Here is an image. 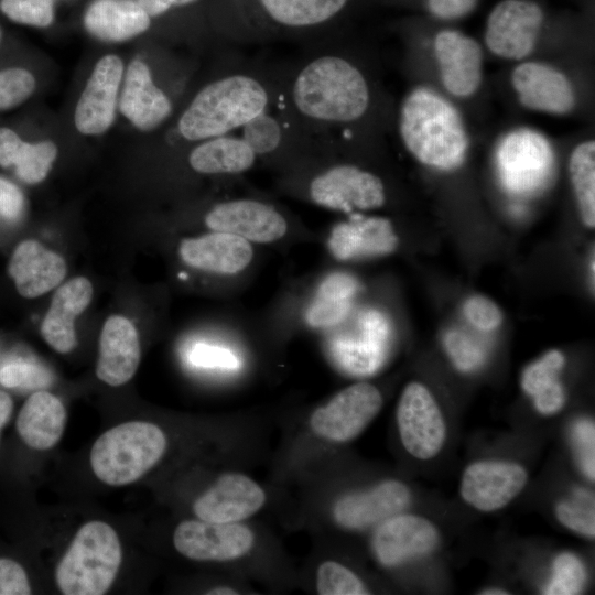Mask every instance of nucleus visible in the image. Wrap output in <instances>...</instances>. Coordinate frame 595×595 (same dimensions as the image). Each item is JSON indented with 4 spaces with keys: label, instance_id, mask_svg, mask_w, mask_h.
I'll return each instance as SVG.
<instances>
[{
    "label": "nucleus",
    "instance_id": "f257e3e1",
    "mask_svg": "<svg viewBox=\"0 0 595 595\" xmlns=\"http://www.w3.org/2000/svg\"><path fill=\"white\" fill-rule=\"evenodd\" d=\"M280 104L313 151L339 148L368 116L372 89L364 71L334 48H315L282 67Z\"/></svg>",
    "mask_w": 595,
    "mask_h": 595
},
{
    "label": "nucleus",
    "instance_id": "f03ea898",
    "mask_svg": "<svg viewBox=\"0 0 595 595\" xmlns=\"http://www.w3.org/2000/svg\"><path fill=\"white\" fill-rule=\"evenodd\" d=\"M282 67L244 57L204 84L175 121V136L188 143L240 130L279 98Z\"/></svg>",
    "mask_w": 595,
    "mask_h": 595
},
{
    "label": "nucleus",
    "instance_id": "7ed1b4c3",
    "mask_svg": "<svg viewBox=\"0 0 595 595\" xmlns=\"http://www.w3.org/2000/svg\"><path fill=\"white\" fill-rule=\"evenodd\" d=\"M354 0H213L216 31L234 44L326 35Z\"/></svg>",
    "mask_w": 595,
    "mask_h": 595
},
{
    "label": "nucleus",
    "instance_id": "20e7f679",
    "mask_svg": "<svg viewBox=\"0 0 595 595\" xmlns=\"http://www.w3.org/2000/svg\"><path fill=\"white\" fill-rule=\"evenodd\" d=\"M284 173L288 191L334 212L351 215L380 208L388 201L380 175L337 160L332 149L311 153Z\"/></svg>",
    "mask_w": 595,
    "mask_h": 595
},
{
    "label": "nucleus",
    "instance_id": "39448f33",
    "mask_svg": "<svg viewBox=\"0 0 595 595\" xmlns=\"http://www.w3.org/2000/svg\"><path fill=\"white\" fill-rule=\"evenodd\" d=\"M398 129L407 151L426 166L452 171L466 159L469 140L459 112L428 87H415L405 95Z\"/></svg>",
    "mask_w": 595,
    "mask_h": 595
},
{
    "label": "nucleus",
    "instance_id": "423d86ee",
    "mask_svg": "<svg viewBox=\"0 0 595 595\" xmlns=\"http://www.w3.org/2000/svg\"><path fill=\"white\" fill-rule=\"evenodd\" d=\"M122 560L119 537L108 523L93 520L76 532L55 569L65 595H101L112 585Z\"/></svg>",
    "mask_w": 595,
    "mask_h": 595
},
{
    "label": "nucleus",
    "instance_id": "0eeeda50",
    "mask_svg": "<svg viewBox=\"0 0 595 595\" xmlns=\"http://www.w3.org/2000/svg\"><path fill=\"white\" fill-rule=\"evenodd\" d=\"M166 447V435L155 423L125 422L96 440L90 451V466L102 483L125 486L152 469L165 454Z\"/></svg>",
    "mask_w": 595,
    "mask_h": 595
},
{
    "label": "nucleus",
    "instance_id": "6e6552de",
    "mask_svg": "<svg viewBox=\"0 0 595 595\" xmlns=\"http://www.w3.org/2000/svg\"><path fill=\"white\" fill-rule=\"evenodd\" d=\"M382 403V394L372 383L360 381L349 385L312 411L309 431L324 443L349 442L378 415Z\"/></svg>",
    "mask_w": 595,
    "mask_h": 595
},
{
    "label": "nucleus",
    "instance_id": "1a4fd4ad",
    "mask_svg": "<svg viewBox=\"0 0 595 595\" xmlns=\"http://www.w3.org/2000/svg\"><path fill=\"white\" fill-rule=\"evenodd\" d=\"M175 550L197 562L239 563L258 547V536L246 522L181 521L173 532Z\"/></svg>",
    "mask_w": 595,
    "mask_h": 595
},
{
    "label": "nucleus",
    "instance_id": "9d476101",
    "mask_svg": "<svg viewBox=\"0 0 595 595\" xmlns=\"http://www.w3.org/2000/svg\"><path fill=\"white\" fill-rule=\"evenodd\" d=\"M496 161L504 187L511 194L528 196L545 186L554 158L542 136L531 130H517L500 142Z\"/></svg>",
    "mask_w": 595,
    "mask_h": 595
},
{
    "label": "nucleus",
    "instance_id": "9b49d317",
    "mask_svg": "<svg viewBox=\"0 0 595 595\" xmlns=\"http://www.w3.org/2000/svg\"><path fill=\"white\" fill-rule=\"evenodd\" d=\"M410 501L405 484L385 479L364 489L349 490L335 496L324 508V518L346 531H360L377 527L386 519L402 512Z\"/></svg>",
    "mask_w": 595,
    "mask_h": 595
},
{
    "label": "nucleus",
    "instance_id": "f8f14e48",
    "mask_svg": "<svg viewBox=\"0 0 595 595\" xmlns=\"http://www.w3.org/2000/svg\"><path fill=\"white\" fill-rule=\"evenodd\" d=\"M396 420L404 450L414 458L430 459L442 450L446 425L441 409L421 382H409L398 401Z\"/></svg>",
    "mask_w": 595,
    "mask_h": 595
},
{
    "label": "nucleus",
    "instance_id": "ddd939ff",
    "mask_svg": "<svg viewBox=\"0 0 595 595\" xmlns=\"http://www.w3.org/2000/svg\"><path fill=\"white\" fill-rule=\"evenodd\" d=\"M544 12L532 0H501L489 12L485 28L487 48L498 57L520 61L534 50Z\"/></svg>",
    "mask_w": 595,
    "mask_h": 595
},
{
    "label": "nucleus",
    "instance_id": "4468645a",
    "mask_svg": "<svg viewBox=\"0 0 595 595\" xmlns=\"http://www.w3.org/2000/svg\"><path fill=\"white\" fill-rule=\"evenodd\" d=\"M279 99L280 96L271 107L249 120L240 129V136L258 161L284 172L310 155L313 147L288 117Z\"/></svg>",
    "mask_w": 595,
    "mask_h": 595
},
{
    "label": "nucleus",
    "instance_id": "2eb2a0df",
    "mask_svg": "<svg viewBox=\"0 0 595 595\" xmlns=\"http://www.w3.org/2000/svg\"><path fill=\"white\" fill-rule=\"evenodd\" d=\"M212 231L239 236L250 244H272L289 231V220L275 205L255 197L229 198L213 205L204 216Z\"/></svg>",
    "mask_w": 595,
    "mask_h": 595
},
{
    "label": "nucleus",
    "instance_id": "dca6fc26",
    "mask_svg": "<svg viewBox=\"0 0 595 595\" xmlns=\"http://www.w3.org/2000/svg\"><path fill=\"white\" fill-rule=\"evenodd\" d=\"M266 489L241 472H226L194 500L193 512L208 522H246L267 505Z\"/></svg>",
    "mask_w": 595,
    "mask_h": 595
},
{
    "label": "nucleus",
    "instance_id": "f3484780",
    "mask_svg": "<svg viewBox=\"0 0 595 595\" xmlns=\"http://www.w3.org/2000/svg\"><path fill=\"white\" fill-rule=\"evenodd\" d=\"M528 480L527 470L506 461H478L468 465L461 480V496L473 508L490 512L515 499Z\"/></svg>",
    "mask_w": 595,
    "mask_h": 595
},
{
    "label": "nucleus",
    "instance_id": "a211bd4d",
    "mask_svg": "<svg viewBox=\"0 0 595 595\" xmlns=\"http://www.w3.org/2000/svg\"><path fill=\"white\" fill-rule=\"evenodd\" d=\"M433 52L442 85L447 93L467 98L478 90L483 79L484 55L475 39L457 30H442L434 37Z\"/></svg>",
    "mask_w": 595,
    "mask_h": 595
},
{
    "label": "nucleus",
    "instance_id": "6ab92c4d",
    "mask_svg": "<svg viewBox=\"0 0 595 595\" xmlns=\"http://www.w3.org/2000/svg\"><path fill=\"white\" fill-rule=\"evenodd\" d=\"M437 542L439 532L428 519L400 512L376 527L371 548L381 565L394 567L431 552Z\"/></svg>",
    "mask_w": 595,
    "mask_h": 595
},
{
    "label": "nucleus",
    "instance_id": "aec40b11",
    "mask_svg": "<svg viewBox=\"0 0 595 595\" xmlns=\"http://www.w3.org/2000/svg\"><path fill=\"white\" fill-rule=\"evenodd\" d=\"M511 85L520 104L530 110L562 116L572 111L576 102L570 79L547 63L519 64L511 73Z\"/></svg>",
    "mask_w": 595,
    "mask_h": 595
},
{
    "label": "nucleus",
    "instance_id": "412c9836",
    "mask_svg": "<svg viewBox=\"0 0 595 595\" xmlns=\"http://www.w3.org/2000/svg\"><path fill=\"white\" fill-rule=\"evenodd\" d=\"M123 64L117 55L101 57L75 108L74 121L83 134H100L111 126L122 78Z\"/></svg>",
    "mask_w": 595,
    "mask_h": 595
},
{
    "label": "nucleus",
    "instance_id": "4be33fe9",
    "mask_svg": "<svg viewBox=\"0 0 595 595\" xmlns=\"http://www.w3.org/2000/svg\"><path fill=\"white\" fill-rule=\"evenodd\" d=\"M120 112L141 131L160 128L173 115L171 96L153 78L149 66L141 60H133L127 69L119 97Z\"/></svg>",
    "mask_w": 595,
    "mask_h": 595
},
{
    "label": "nucleus",
    "instance_id": "5701e85b",
    "mask_svg": "<svg viewBox=\"0 0 595 595\" xmlns=\"http://www.w3.org/2000/svg\"><path fill=\"white\" fill-rule=\"evenodd\" d=\"M178 256L188 267L218 275H235L253 259V248L246 239L221 231L184 238Z\"/></svg>",
    "mask_w": 595,
    "mask_h": 595
},
{
    "label": "nucleus",
    "instance_id": "b1692460",
    "mask_svg": "<svg viewBox=\"0 0 595 595\" xmlns=\"http://www.w3.org/2000/svg\"><path fill=\"white\" fill-rule=\"evenodd\" d=\"M66 272L64 258L35 239L20 241L8 262V274L24 299L39 298L56 288Z\"/></svg>",
    "mask_w": 595,
    "mask_h": 595
},
{
    "label": "nucleus",
    "instance_id": "393cba45",
    "mask_svg": "<svg viewBox=\"0 0 595 595\" xmlns=\"http://www.w3.org/2000/svg\"><path fill=\"white\" fill-rule=\"evenodd\" d=\"M140 358L139 334L132 322L122 315L109 316L99 336L98 379L111 387L122 386L134 376Z\"/></svg>",
    "mask_w": 595,
    "mask_h": 595
},
{
    "label": "nucleus",
    "instance_id": "a878e982",
    "mask_svg": "<svg viewBox=\"0 0 595 595\" xmlns=\"http://www.w3.org/2000/svg\"><path fill=\"white\" fill-rule=\"evenodd\" d=\"M328 244L335 258L350 260L391 253L398 237L389 219L356 213L333 227Z\"/></svg>",
    "mask_w": 595,
    "mask_h": 595
},
{
    "label": "nucleus",
    "instance_id": "bb28decb",
    "mask_svg": "<svg viewBox=\"0 0 595 595\" xmlns=\"http://www.w3.org/2000/svg\"><path fill=\"white\" fill-rule=\"evenodd\" d=\"M93 298L91 282L76 277L62 284L54 293L40 333L57 353H71L77 345L75 320L87 309Z\"/></svg>",
    "mask_w": 595,
    "mask_h": 595
},
{
    "label": "nucleus",
    "instance_id": "cd10ccee",
    "mask_svg": "<svg viewBox=\"0 0 595 595\" xmlns=\"http://www.w3.org/2000/svg\"><path fill=\"white\" fill-rule=\"evenodd\" d=\"M66 423V410L53 393L39 390L23 403L18 418L17 431L31 448L45 451L61 440Z\"/></svg>",
    "mask_w": 595,
    "mask_h": 595
},
{
    "label": "nucleus",
    "instance_id": "c85d7f7f",
    "mask_svg": "<svg viewBox=\"0 0 595 595\" xmlns=\"http://www.w3.org/2000/svg\"><path fill=\"white\" fill-rule=\"evenodd\" d=\"M258 158L240 134L228 133L191 147L187 163L203 175L237 176L252 169Z\"/></svg>",
    "mask_w": 595,
    "mask_h": 595
},
{
    "label": "nucleus",
    "instance_id": "c756f323",
    "mask_svg": "<svg viewBox=\"0 0 595 595\" xmlns=\"http://www.w3.org/2000/svg\"><path fill=\"white\" fill-rule=\"evenodd\" d=\"M86 30L107 42H122L148 31L151 18L137 0H95L84 15Z\"/></svg>",
    "mask_w": 595,
    "mask_h": 595
},
{
    "label": "nucleus",
    "instance_id": "7c9ffc66",
    "mask_svg": "<svg viewBox=\"0 0 595 595\" xmlns=\"http://www.w3.org/2000/svg\"><path fill=\"white\" fill-rule=\"evenodd\" d=\"M359 334L340 336L332 349L340 365L354 371H366L378 364L387 337L388 324L382 314L367 311L357 320Z\"/></svg>",
    "mask_w": 595,
    "mask_h": 595
},
{
    "label": "nucleus",
    "instance_id": "2f4dec72",
    "mask_svg": "<svg viewBox=\"0 0 595 595\" xmlns=\"http://www.w3.org/2000/svg\"><path fill=\"white\" fill-rule=\"evenodd\" d=\"M57 156L52 141L29 143L10 128H0V166L14 167L17 176L26 184L42 182Z\"/></svg>",
    "mask_w": 595,
    "mask_h": 595
},
{
    "label": "nucleus",
    "instance_id": "473e14b6",
    "mask_svg": "<svg viewBox=\"0 0 595 595\" xmlns=\"http://www.w3.org/2000/svg\"><path fill=\"white\" fill-rule=\"evenodd\" d=\"M564 365L563 354L552 349L527 366L521 375V387L532 397L534 407L541 414H554L565 403L564 388L559 379Z\"/></svg>",
    "mask_w": 595,
    "mask_h": 595
},
{
    "label": "nucleus",
    "instance_id": "72a5a7b5",
    "mask_svg": "<svg viewBox=\"0 0 595 595\" xmlns=\"http://www.w3.org/2000/svg\"><path fill=\"white\" fill-rule=\"evenodd\" d=\"M358 290L356 279L347 273L327 275L306 310V323L313 328H329L340 324L349 314Z\"/></svg>",
    "mask_w": 595,
    "mask_h": 595
},
{
    "label": "nucleus",
    "instance_id": "f704fd0d",
    "mask_svg": "<svg viewBox=\"0 0 595 595\" xmlns=\"http://www.w3.org/2000/svg\"><path fill=\"white\" fill-rule=\"evenodd\" d=\"M569 175L583 223L595 226V142L577 144L569 159Z\"/></svg>",
    "mask_w": 595,
    "mask_h": 595
},
{
    "label": "nucleus",
    "instance_id": "c9c22d12",
    "mask_svg": "<svg viewBox=\"0 0 595 595\" xmlns=\"http://www.w3.org/2000/svg\"><path fill=\"white\" fill-rule=\"evenodd\" d=\"M314 589L320 595H365L369 594L364 581L344 563L325 559L314 573Z\"/></svg>",
    "mask_w": 595,
    "mask_h": 595
},
{
    "label": "nucleus",
    "instance_id": "e433bc0d",
    "mask_svg": "<svg viewBox=\"0 0 595 595\" xmlns=\"http://www.w3.org/2000/svg\"><path fill=\"white\" fill-rule=\"evenodd\" d=\"M555 515L566 528L584 537L594 538V499L587 490L578 488L571 498L560 501Z\"/></svg>",
    "mask_w": 595,
    "mask_h": 595
},
{
    "label": "nucleus",
    "instance_id": "4c0bfd02",
    "mask_svg": "<svg viewBox=\"0 0 595 595\" xmlns=\"http://www.w3.org/2000/svg\"><path fill=\"white\" fill-rule=\"evenodd\" d=\"M585 580L586 571L582 561L572 553H562L554 560L552 580L544 593L550 595L578 594Z\"/></svg>",
    "mask_w": 595,
    "mask_h": 595
},
{
    "label": "nucleus",
    "instance_id": "58836bf2",
    "mask_svg": "<svg viewBox=\"0 0 595 595\" xmlns=\"http://www.w3.org/2000/svg\"><path fill=\"white\" fill-rule=\"evenodd\" d=\"M1 12L13 22L45 28L54 19L53 0H0Z\"/></svg>",
    "mask_w": 595,
    "mask_h": 595
},
{
    "label": "nucleus",
    "instance_id": "ea45409f",
    "mask_svg": "<svg viewBox=\"0 0 595 595\" xmlns=\"http://www.w3.org/2000/svg\"><path fill=\"white\" fill-rule=\"evenodd\" d=\"M35 78L22 67L0 71V110L10 109L24 102L35 89Z\"/></svg>",
    "mask_w": 595,
    "mask_h": 595
},
{
    "label": "nucleus",
    "instance_id": "a19ab883",
    "mask_svg": "<svg viewBox=\"0 0 595 595\" xmlns=\"http://www.w3.org/2000/svg\"><path fill=\"white\" fill-rule=\"evenodd\" d=\"M52 374L29 361H11L0 368V383L6 388L37 389L50 386Z\"/></svg>",
    "mask_w": 595,
    "mask_h": 595
},
{
    "label": "nucleus",
    "instance_id": "79ce46f5",
    "mask_svg": "<svg viewBox=\"0 0 595 595\" xmlns=\"http://www.w3.org/2000/svg\"><path fill=\"white\" fill-rule=\"evenodd\" d=\"M464 314L469 323L482 331H493L500 326L504 315L499 306L484 295H473L464 304Z\"/></svg>",
    "mask_w": 595,
    "mask_h": 595
},
{
    "label": "nucleus",
    "instance_id": "37998d69",
    "mask_svg": "<svg viewBox=\"0 0 595 595\" xmlns=\"http://www.w3.org/2000/svg\"><path fill=\"white\" fill-rule=\"evenodd\" d=\"M448 356L462 371H470L483 361L480 349L461 332H448L445 337Z\"/></svg>",
    "mask_w": 595,
    "mask_h": 595
},
{
    "label": "nucleus",
    "instance_id": "c03bdc74",
    "mask_svg": "<svg viewBox=\"0 0 595 595\" xmlns=\"http://www.w3.org/2000/svg\"><path fill=\"white\" fill-rule=\"evenodd\" d=\"M31 592L22 565L14 560L0 558V595H29Z\"/></svg>",
    "mask_w": 595,
    "mask_h": 595
},
{
    "label": "nucleus",
    "instance_id": "a18cd8bd",
    "mask_svg": "<svg viewBox=\"0 0 595 595\" xmlns=\"http://www.w3.org/2000/svg\"><path fill=\"white\" fill-rule=\"evenodd\" d=\"M594 424L588 420L580 421L575 424L573 436L584 473L594 479Z\"/></svg>",
    "mask_w": 595,
    "mask_h": 595
},
{
    "label": "nucleus",
    "instance_id": "49530a36",
    "mask_svg": "<svg viewBox=\"0 0 595 595\" xmlns=\"http://www.w3.org/2000/svg\"><path fill=\"white\" fill-rule=\"evenodd\" d=\"M190 359L196 366L208 368H235L237 364L231 351L208 344H196L191 349Z\"/></svg>",
    "mask_w": 595,
    "mask_h": 595
},
{
    "label": "nucleus",
    "instance_id": "de8ad7c7",
    "mask_svg": "<svg viewBox=\"0 0 595 595\" xmlns=\"http://www.w3.org/2000/svg\"><path fill=\"white\" fill-rule=\"evenodd\" d=\"M24 195L11 181L0 176V219L19 220L24 210Z\"/></svg>",
    "mask_w": 595,
    "mask_h": 595
},
{
    "label": "nucleus",
    "instance_id": "09e8293b",
    "mask_svg": "<svg viewBox=\"0 0 595 595\" xmlns=\"http://www.w3.org/2000/svg\"><path fill=\"white\" fill-rule=\"evenodd\" d=\"M478 0H426L429 12L440 20H457L466 17Z\"/></svg>",
    "mask_w": 595,
    "mask_h": 595
},
{
    "label": "nucleus",
    "instance_id": "8fccbe9b",
    "mask_svg": "<svg viewBox=\"0 0 595 595\" xmlns=\"http://www.w3.org/2000/svg\"><path fill=\"white\" fill-rule=\"evenodd\" d=\"M206 0H137L142 9L152 18H160L174 10L190 9Z\"/></svg>",
    "mask_w": 595,
    "mask_h": 595
},
{
    "label": "nucleus",
    "instance_id": "3c124183",
    "mask_svg": "<svg viewBox=\"0 0 595 595\" xmlns=\"http://www.w3.org/2000/svg\"><path fill=\"white\" fill-rule=\"evenodd\" d=\"M13 410V401L10 394L0 390V431L9 421Z\"/></svg>",
    "mask_w": 595,
    "mask_h": 595
},
{
    "label": "nucleus",
    "instance_id": "603ef678",
    "mask_svg": "<svg viewBox=\"0 0 595 595\" xmlns=\"http://www.w3.org/2000/svg\"><path fill=\"white\" fill-rule=\"evenodd\" d=\"M239 591L237 586L220 584L208 588L205 593L209 595H235L240 594Z\"/></svg>",
    "mask_w": 595,
    "mask_h": 595
},
{
    "label": "nucleus",
    "instance_id": "864d4df0",
    "mask_svg": "<svg viewBox=\"0 0 595 595\" xmlns=\"http://www.w3.org/2000/svg\"><path fill=\"white\" fill-rule=\"evenodd\" d=\"M482 594H485V595H506V594H509L508 592H506L505 589L502 588H487V589H484L482 592Z\"/></svg>",
    "mask_w": 595,
    "mask_h": 595
},
{
    "label": "nucleus",
    "instance_id": "5fc2aeb1",
    "mask_svg": "<svg viewBox=\"0 0 595 595\" xmlns=\"http://www.w3.org/2000/svg\"><path fill=\"white\" fill-rule=\"evenodd\" d=\"M0 40H1V30H0Z\"/></svg>",
    "mask_w": 595,
    "mask_h": 595
}]
</instances>
